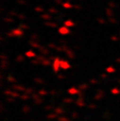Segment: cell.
<instances>
[{"instance_id":"obj_1","label":"cell","mask_w":120,"mask_h":121,"mask_svg":"<svg viewBox=\"0 0 120 121\" xmlns=\"http://www.w3.org/2000/svg\"><path fill=\"white\" fill-rule=\"evenodd\" d=\"M60 67V60L59 58H55V60L53 62V70H54V72L58 73Z\"/></svg>"},{"instance_id":"obj_2","label":"cell","mask_w":120,"mask_h":121,"mask_svg":"<svg viewBox=\"0 0 120 121\" xmlns=\"http://www.w3.org/2000/svg\"><path fill=\"white\" fill-rule=\"evenodd\" d=\"M59 32H60V34H61V35H67V34L70 33V30H69V28H67L66 26H61V27L59 28Z\"/></svg>"},{"instance_id":"obj_3","label":"cell","mask_w":120,"mask_h":121,"mask_svg":"<svg viewBox=\"0 0 120 121\" xmlns=\"http://www.w3.org/2000/svg\"><path fill=\"white\" fill-rule=\"evenodd\" d=\"M12 32H13V35L16 36V37H21L24 34L23 30H21V29H13Z\"/></svg>"},{"instance_id":"obj_4","label":"cell","mask_w":120,"mask_h":121,"mask_svg":"<svg viewBox=\"0 0 120 121\" xmlns=\"http://www.w3.org/2000/svg\"><path fill=\"white\" fill-rule=\"evenodd\" d=\"M39 51H40V53H41L42 55H48V54H49V50H48L47 48L43 47V46H41V47L39 48Z\"/></svg>"},{"instance_id":"obj_5","label":"cell","mask_w":120,"mask_h":121,"mask_svg":"<svg viewBox=\"0 0 120 121\" xmlns=\"http://www.w3.org/2000/svg\"><path fill=\"white\" fill-rule=\"evenodd\" d=\"M60 67L62 69H68L70 67V64L68 61H65V60H60Z\"/></svg>"},{"instance_id":"obj_6","label":"cell","mask_w":120,"mask_h":121,"mask_svg":"<svg viewBox=\"0 0 120 121\" xmlns=\"http://www.w3.org/2000/svg\"><path fill=\"white\" fill-rule=\"evenodd\" d=\"M103 96H104V92H103L102 90H98L96 95L94 96V99H96V100H97V99H101Z\"/></svg>"},{"instance_id":"obj_7","label":"cell","mask_w":120,"mask_h":121,"mask_svg":"<svg viewBox=\"0 0 120 121\" xmlns=\"http://www.w3.org/2000/svg\"><path fill=\"white\" fill-rule=\"evenodd\" d=\"M13 89H15L16 91H20V92H26V88L23 87L22 85H14Z\"/></svg>"},{"instance_id":"obj_8","label":"cell","mask_w":120,"mask_h":121,"mask_svg":"<svg viewBox=\"0 0 120 121\" xmlns=\"http://www.w3.org/2000/svg\"><path fill=\"white\" fill-rule=\"evenodd\" d=\"M65 52H66L67 56H68V57H69L70 59H74V58H75V54H74V52H73L72 50H70L69 48H68V49H67V50H66Z\"/></svg>"},{"instance_id":"obj_9","label":"cell","mask_w":120,"mask_h":121,"mask_svg":"<svg viewBox=\"0 0 120 121\" xmlns=\"http://www.w3.org/2000/svg\"><path fill=\"white\" fill-rule=\"evenodd\" d=\"M68 93L70 94V95H76V94H78L79 93V91L77 90V89H76V88H70L69 90H68Z\"/></svg>"},{"instance_id":"obj_10","label":"cell","mask_w":120,"mask_h":121,"mask_svg":"<svg viewBox=\"0 0 120 121\" xmlns=\"http://www.w3.org/2000/svg\"><path fill=\"white\" fill-rule=\"evenodd\" d=\"M76 103L79 106V107H82V106H84V101H83V98L80 96L77 101H76Z\"/></svg>"},{"instance_id":"obj_11","label":"cell","mask_w":120,"mask_h":121,"mask_svg":"<svg viewBox=\"0 0 120 121\" xmlns=\"http://www.w3.org/2000/svg\"><path fill=\"white\" fill-rule=\"evenodd\" d=\"M64 25L66 26H75V23L73 22V21H71V20H68V21H65L64 22Z\"/></svg>"},{"instance_id":"obj_12","label":"cell","mask_w":120,"mask_h":121,"mask_svg":"<svg viewBox=\"0 0 120 121\" xmlns=\"http://www.w3.org/2000/svg\"><path fill=\"white\" fill-rule=\"evenodd\" d=\"M45 26H51V27H57V23H52V22H46L44 23Z\"/></svg>"},{"instance_id":"obj_13","label":"cell","mask_w":120,"mask_h":121,"mask_svg":"<svg viewBox=\"0 0 120 121\" xmlns=\"http://www.w3.org/2000/svg\"><path fill=\"white\" fill-rule=\"evenodd\" d=\"M26 55L27 57H29V58H33V57L36 56V54H35L33 51H27V52L26 53Z\"/></svg>"},{"instance_id":"obj_14","label":"cell","mask_w":120,"mask_h":121,"mask_svg":"<svg viewBox=\"0 0 120 121\" xmlns=\"http://www.w3.org/2000/svg\"><path fill=\"white\" fill-rule=\"evenodd\" d=\"M55 112H56L57 114H62V113L64 112V111H63L61 108H56V109H55Z\"/></svg>"},{"instance_id":"obj_15","label":"cell","mask_w":120,"mask_h":121,"mask_svg":"<svg viewBox=\"0 0 120 121\" xmlns=\"http://www.w3.org/2000/svg\"><path fill=\"white\" fill-rule=\"evenodd\" d=\"M62 6H63V8H65V9H71V8H74V6H73V5H71L69 2L62 4Z\"/></svg>"},{"instance_id":"obj_16","label":"cell","mask_w":120,"mask_h":121,"mask_svg":"<svg viewBox=\"0 0 120 121\" xmlns=\"http://www.w3.org/2000/svg\"><path fill=\"white\" fill-rule=\"evenodd\" d=\"M42 18L43 19H45V20H49V19H52V16L50 15V14H43L42 15Z\"/></svg>"},{"instance_id":"obj_17","label":"cell","mask_w":120,"mask_h":121,"mask_svg":"<svg viewBox=\"0 0 120 121\" xmlns=\"http://www.w3.org/2000/svg\"><path fill=\"white\" fill-rule=\"evenodd\" d=\"M106 13L109 14V16H111V17L113 15V11H112L110 8H107V9H106Z\"/></svg>"},{"instance_id":"obj_18","label":"cell","mask_w":120,"mask_h":121,"mask_svg":"<svg viewBox=\"0 0 120 121\" xmlns=\"http://www.w3.org/2000/svg\"><path fill=\"white\" fill-rule=\"evenodd\" d=\"M42 64L43 65H49L50 64V60L48 59H43V61H42Z\"/></svg>"},{"instance_id":"obj_19","label":"cell","mask_w":120,"mask_h":121,"mask_svg":"<svg viewBox=\"0 0 120 121\" xmlns=\"http://www.w3.org/2000/svg\"><path fill=\"white\" fill-rule=\"evenodd\" d=\"M88 85L87 84H80L79 86H78V88H79V90L80 91H82V90H85V89H88Z\"/></svg>"},{"instance_id":"obj_20","label":"cell","mask_w":120,"mask_h":121,"mask_svg":"<svg viewBox=\"0 0 120 121\" xmlns=\"http://www.w3.org/2000/svg\"><path fill=\"white\" fill-rule=\"evenodd\" d=\"M15 60H17V61H19V62H21V61H23V60H25V58L22 56V55H19V56H17V58L15 59Z\"/></svg>"},{"instance_id":"obj_21","label":"cell","mask_w":120,"mask_h":121,"mask_svg":"<svg viewBox=\"0 0 120 121\" xmlns=\"http://www.w3.org/2000/svg\"><path fill=\"white\" fill-rule=\"evenodd\" d=\"M111 93L113 95H118V94H120V90L117 88H113V89H111Z\"/></svg>"},{"instance_id":"obj_22","label":"cell","mask_w":120,"mask_h":121,"mask_svg":"<svg viewBox=\"0 0 120 121\" xmlns=\"http://www.w3.org/2000/svg\"><path fill=\"white\" fill-rule=\"evenodd\" d=\"M106 71H107V72H109V73H112V72H114V71H115V69H114L113 67L110 66V67L106 68Z\"/></svg>"},{"instance_id":"obj_23","label":"cell","mask_w":120,"mask_h":121,"mask_svg":"<svg viewBox=\"0 0 120 121\" xmlns=\"http://www.w3.org/2000/svg\"><path fill=\"white\" fill-rule=\"evenodd\" d=\"M7 79H8V80H9V82H16V79H15V78H12V77H11V76H9V77H8V78H7Z\"/></svg>"},{"instance_id":"obj_24","label":"cell","mask_w":120,"mask_h":121,"mask_svg":"<svg viewBox=\"0 0 120 121\" xmlns=\"http://www.w3.org/2000/svg\"><path fill=\"white\" fill-rule=\"evenodd\" d=\"M57 116V113L56 112H53V113H51V114H48L47 115V118L48 119H51V118H55Z\"/></svg>"},{"instance_id":"obj_25","label":"cell","mask_w":120,"mask_h":121,"mask_svg":"<svg viewBox=\"0 0 120 121\" xmlns=\"http://www.w3.org/2000/svg\"><path fill=\"white\" fill-rule=\"evenodd\" d=\"M34 81L38 82L39 84H42V83H43V79H41V78H34Z\"/></svg>"},{"instance_id":"obj_26","label":"cell","mask_w":120,"mask_h":121,"mask_svg":"<svg viewBox=\"0 0 120 121\" xmlns=\"http://www.w3.org/2000/svg\"><path fill=\"white\" fill-rule=\"evenodd\" d=\"M38 94H39L40 95H45L47 94V92H46V91H44V90H41V91H39V92H38Z\"/></svg>"},{"instance_id":"obj_27","label":"cell","mask_w":120,"mask_h":121,"mask_svg":"<svg viewBox=\"0 0 120 121\" xmlns=\"http://www.w3.org/2000/svg\"><path fill=\"white\" fill-rule=\"evenodd\" d=\"M29 111H30V108H29L28 106H25V107H24V109H23V112H26H26H28Z\"/></svg>"},{"instance_id":"obj_28","label":"cell","mask_w":120,"mask_h":121,"mask_svg":"<svg viewBox=\"0 0 120 121\" xmlns=\"http://www.w3.org/2000/svg\"><path fill=\"white\" fill-rule=\"evenodd\" d=\"M20 27H21V28H24V29H28V28H29V26H26V25H25V24H21V25H20Z\"/></svg>"},{"instance_id":"obj_29","label":"cell","mask_w":120,"mask_h":121,"mask_svg":"<svg viewBox=\"0 0 120 121\" xmlns=\"http://www.w3.org/2000/svg\"><path fill=\"white\" fill-rule=\"evenodd\" d=\"M63 102H64V103H72L73 100H72L71 98H64V99H63Z\"/></svg>"},{"instance_id":"obj_30","label":"cell","mask_w":120,"mask_h":121,"mask_svg":"<svg viewBox=\"0 0 120 121\" xmlns=\"http://www.w3.org/2000/svg\"><path fill=\"white\" fill-rule=\"evenodd\" d=\"M49 12H51V13H58V10H57L56 9L50 8V9H49Z\"/></svg>"},{"instance_id":"obj_31","label":"cell","mask_w":120,"mask_h":121,"mask_svg":"<svg viewBox=\"0 0 120 121\" xmlns=\"http://www.w3.org/2000/svg\"><path fill=\"white\" fill-rule=\"evenodd\" d=\"M4 21H5V22H9V23H11V22H13V19H11V18H9V17H6V18L4 19Z\"/></svg>"},{"instance_id":"obj_32","label":"cell","mask_w":120,"mask_h":121,"mask_svg":"<svg viewBox=\"0 0 120 121\" xmlns=\"http://www.w3.org/2000/svg\"><path fill=\"white\" fill-rule=\"evenodd\" d=\"M31 38H32L31 41H33V40H34V41H38V39H39V37H38L36 34H33V35L31 36Z\"/></svg>"},{"instance_id":"obj_33","label":"cell","mask_w":120,"mask_h":121,"mask_svg":"<svg viewBox=\"0 0 120 121\" xmlns=\"http://www.w3.org/2000/svg\"><path fill=\"white\" fill-rule=\"evenodd\" d=\"M109 7H111V9H112V8H115L116 5H115L114 3H112V2H110V3H109Z\"/></svg>"},{"instance_id":"obj_34","label":"cell","mask_w":120,"mask_h":121,"mask_svg":"<svg viewBox=\"0 0 120 121\" xmlns=\"http://www.w3.org/2000/svg\"><path fill=\"white\" fill-rule=\"evenodd\" d=\"M35 10H36V11H43V9L42 7H36V8H35Z\"/></svg>"},{"instance_id":"obj_35","label":"cell","mask_w":120,"mask_h":121,"mask_svg":"<svg viewBox=\"0 0 120 121\" xmlns=\"http://www.w3.org/2000/svg\"><path fill=\"white\" fill-rule=\"evenodd\" d=\"M22 99H28L29 98V95H21L20 96Z\"/></svg>"},{"instance_id":"obj_36","label":"cell","mask_w":120,"mask_h":121,"mask_svg":"<svg viewBox=\"0 0 120 121\" xmlns=\"http://www.w3.org/2000/svg\"><path fill=\"white\" fill-rule=\"evenodd\" d=\"M26 94H33V90L32 89H26Z\"/></svg>"},{"instance_id":"obj_37","label":"cell","mask_w":120,"mask_h":121,"mask_svg":"<svg viewBox=\"0 0 120 121\" xmlns=\"http://www.w3.org/2000/svg\"><path fill=\"white\" fill-rule=\"evenodd\" d=\"M97 21H98V22H100V24H105V23H106V21H105V20H103V19H101V18H98V19H97Z\"/></svg>"},{"instance_id":"obj_38","label":"cell","mask_w":120,"mask_h":121,"mask_svg":"<svg viewBox=\"0 0 120 121\" xmlns=\"http://www.w3.org/2000/svg\"><path fill=\"white\" fill-rule=\"evenodd\" d=\"M95 108H96V106H95L94 104H90V105H89V109H93V110H94V109H95Z\"/></svg>"},{"instance_id":"obj_39","label":"cell","mask_w":120,"mask_h":121,"mask_svg":"<svg viewBox=\"0 0 120 121\" xmlns=\"http://www.w3.org/2000/svg\"><path fill=\"white\" fill-rule=\"evenodd\" d=\"M72 116H73L74 118H77V117H78V114H77V112H73Z\"/></svg>"},{"instance_id":"obj_40","label":"cell","mask_w":120,"mask_h":121,"mask_svg":"<svg viewBox=\"0 0 120 121\" xmlns=\"http://www.w3.org/2000/svg\"><path fill=\"white\" fill-rule=\"evenodd\" d=\"M74 8H75V9H81V7H80L79 5H75V6H74Z\"/></svg>"},{"instance_id":"obj_41","label":"cell","mask_w":120,"mask_h":121,"mask_svg":"<svg viewBox=\"0 0 120 121\" xmlns=\"http://www.w3.org/2000/svg\"><path fill=\"white\" fill-rule=\"evenodd\" d=\"M18 17H19L21 20H23V19H26V16H24V14H20Z\"/></svg>"},{"instance_id":"obj_42","label":"cell","mask_w":120,"mask_h":121,"mask_svg":"<svg viewBox=\"0 0 120 121\" xmlns=\"http://www.w3.org/2000/svg\"><path fill=\"white\" fill-rule=\"evenodd\" d=\"M110 22H111L112 24H115V23H116V20H115L114 18H113V19H112V18H110Z\"/></svg>"},{"instance_id":"obj_43","label":"cell","mask_w":120,"mask_h":121,"mask_svg":"<svg viewBox=\"0 0 120 121\" xmlns=\"http://www.w3.org/2000/svg\"><path fill=\"white\" fill-rule=\"evenodd\" d=\"M90 81H91V82H92V83H94V84H96V83H97V82H98V81H97V80H96V79H94V78H93V79H91V80H90Z\"/></svg>"},{"instance_id":"obj_44","label":"cell","mask_w":120,"mask_h":121,"mask_svg":"<svg viewBox=\"0 0 120 121\" xmlns=\"http://www.w3.org/2000/svg\"><path fill=\"white\" fill-rule=\"evenodd\" d=\"M49 47H51V48H57V46L55 44H53V43H49Z\"/></svg>"},{"instance_id":"obj_45","label":"cell","mask_w":120,"mask_h":121,"mask_svg":"<svg viewBox=\"0 0 120 121\" xmlns=\"http://www.w3.org/2000/svg\"><path fill=\"white\" fill-rule=\"evenodd\" d=\"M12 98H13V97H11V96H9V97L7 98V100H8V101H9V102H12V101H13V99H12Z\"/></svg>"},{"instance_id":"obj_46","label":"cell","mask_w":120,"mask_h":121,"mask_svg":"<svg viewBox=\"0 0 120 121\" xmlns=\"http://www.w3.org/2000/svg\"><path fill=\"white\" fill-rule=\"evenodd\" d=\"M9 14H10V16H15L17 13H16V12H14V11H10V12H9Z\"/></svg>"},{"instance_id":"obj_47","label":"cell","mask_w":120,"mask_h":121,"mask_svg":"<svg viewBox=\"0 0 120 121\" xmlns=\"http://www.w3.org/2000/svg\"><path fill=\"white\" fill-rule=\"evenodd\" d=\"M55 2H56L57 4H59V5H60V4L62 3V0H55Z\"/></svg>"},{"instance_id":"obj_48","label":"cell","mask_w":120,"mask_h":121,"mask_svg":"<svg viewBox=\"0 0 120 121\" xmlns=\"http://www.w3.org/2000/svg\"><path fill=\"white\" fill-rule=\"evenodd\" d=\"M18 3H19V4H24V5L26 4V2H25L24 0H23V1H22V0H19V1H18Z\"/></svg>"},{"instance_id":"obj_49","label":"cell","mask_w":120,"mask_h":121,"mask_svg":"<svg viewBox=\"0 0 120 121\" xmlns=\"http://www.w3.org/2000/svg\"><path fill=\"white\" fill-rule=\"evenodd\" d=\"M111 40H112V41H117L118 39H117V37H115V36H112V37H111Z\"/></svg>"},{"instance_id":"obj_50","label":"cell","mask_w":120,"mask_h":121,"mask_svg":"<svg viewBox=\"0 0 120 121\" xmlns=\"http://www.w3.org/2000/svg\"><path fill=\"white\" fill-rule=\"evenodd\" d=\"M58 78H64V76L63 75H58Z\"/></svg>"},{"instance_id":"obj_51","label":"cell","mask_w":120,"mask_h":121,"mask_svg":"<svg viewBox=\"0 0 120 121\" xmlns=\"http://www.w3.org/2000/svg\"><path fill=\"white\" fill-rule=\"evenodd\" d=\"M50 94H51V95H55V94H56V92H55V90H52V91L50 92Z\"/></svg>"},{"instance_id":"obj_52","label":"cell","mask_w":120,"mask_h":121,"mask_svg":"<svg viewBox=\"0 0 120 121\" xmlns=\"http://www.w3.org/2000/svg\"><path fill=\"white\" fill-rule=\"evenodd\" d=\"M116 61H117V62H120V58H118V59L116 60Z\"/></svg>"},{"instance_id":"obj_53","label":"cell","mask_w":120,"mask_h":121,"mask_svg":"<svg viewBox=\"0 0 120 121\" xmlns=\"http://www.w3.org/2000/svg\"><path fill=\"white\" fill-rule=\"evenodd\" d=\"M66 1H67V2H69V1H70V0H66Z\"/></svg>"},{"instance_id":"obj_54","label":"cell","mask_w":120,"mask_h":121,"mask_svg":"<svg viewBox=\"0 0 120 121\" xmlns=\"http://www.w3.org/2000/svg\"><path fill=\"white\" fill-rule=\"evenodd\" d=\"M119 82H120V79H119Z\"/></svg>"}]
</instances>
